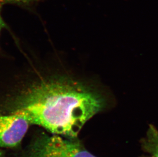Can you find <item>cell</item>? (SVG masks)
Here are the masks:
<instances>
[{"label":"cell","mask_w":158,"mask_h":157,"mask_svg":"<svg viewBox=\"0 0 158 157\" xmlns=\"http://www.w3.org/2000/svg\"><path fill=\"white\" fill-rule=\"evenodd\" d=\"M74 139L40 135L22 157H96Z\"/></svg>","instance_id":"cell-2"},{"label":"cell","mask_w":158,"mask_h":157,"mask_svg":"<svg viewBox=\"0 0 158 157\" xmlns=\"http://www.w3.org/2000/svg\"><path fill=\"white\" fill-rule=\"evenodd\" d=\"M33 0H0V32L5 26L1 16L2 9L3 6L8 4H29Z\"/></svg>","instance_id":"cell-5"},{"label":"cell","mask_w":158,"mask_h":157,"mask_svg":"<svg viewBox=\"0 0 158 157\" xmlns=\"http://www.w3.org/2000/svg\"><path fill=\"white\" fill-rule=\"evenodd\" d=\"M2 156H3V153L0 151V157H2Z\"/></svg>","instance_id":"cell-6"},{"label":"cell","mask_w":158,"mask_h":157,"mask_svg":"<svg viewBox=\"0 0 158 157\" xmlns=\"http://www.w3.org/2000/svg\"><path fill=\"white\" fill-rule=\"evenodd\" d=\"M143 147L152 157H158V130L150 125L145 138L142 142Z\"/></svg>","instance_id":"cell-4"},{"label":"cell","mask_w":158,"mask_h":157,"mask_svg":"<svg viewBox=\"0 0 158 157\" xmlns=\"http://www.w3.org/2000/svg\"><path fill=\"white\" fill-rule=\"evenodd\" d=\"M30 125L22 116L0 114V147H15L22 141Z\"/></svg>","instance_id":"cell-3"},{"label":"cell","mask_w":158,"mask_h":157,"mask_svg":"<svg viewBox=\"0 0 158 157\" xmlns=\"http://www.w3.org/2000/svg\"><path fill=\"white\" fill-rule=\"evenodd\" d=\"M100 91L69 79L48 80L32 86L14 101L11 113L54 135L75 138L84 125L106 108Z\"/></svg>","instance_id":"cell-1"}]
</instances>
